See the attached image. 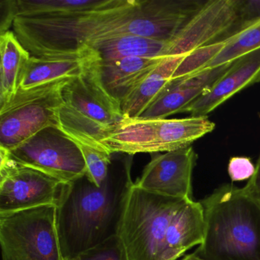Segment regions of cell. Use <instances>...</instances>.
Instances as JSON below:
<instances>
[{
    "label": "cell",
    "instance_id": "10",
    "mask_svg": "<svg viewBox=\"0 0 260 260\" xmlns=\"http://www.w3.org/2000/svg\"><path fill=\"white\" fill-rule=\"evenodd\" d=\"M239 0H211L169 42L165 56H184L223 41L231 33L238 16Z\"/></svg>",
    "mask_w": 260,
    "mask_h": 260
},
{
    "label": "cell",
    "instance_id": "16",
    "mask_svg": "<svg viewBox=\"0 0 260 260\" xmlns=\"http://www.w3.org/2000/svg\"><path fill=\"white\" fill-rule=\"evenodd\" d=\"M204 210L200 202L188 200L176 213L167 230L162 260H178L200 246L205 237Z\"/></svg>",
    "mask_w": 260,
    "mask_h": 260
},
{
    "label": "cell",
    "instance_id": "11",
    "mask_svg": "<svg viewBox=\"0 0 260 260\" xmlns=\"http://www.w3.org/2000/svg\"><path fill=\"white\" fill-rule=\"evenodd\" d=\"M196 159L197 155L191 147L156 154L134 184L155 194L190 200Z\"/></svg>",
    "mask_w": 260,
    "mask_h": 260
},
{
    "label": "cell",
    "instance_id": "20",
    "mask_svg": "<svg viewBox=\"0 0 260 260\" xmlns=\"http://www.w3.org/2000/svg\"><path fill=\"white\" fill-rule=\"evenodd\" d=\"M169 42L140 36H121L92 47L100 60L115 61L132 57H166Z\"/></svg>",
    "mask_w": 260,
    "mask_h": 260
},
{
    "label": "cell",
    "instance_id": "3",
    "mask_svg": "<svg viewBox=\"0 0 260 260\" xmlns=\"http://www.w3.org/2000/svg\"><path fill=\"white\" fill-rule=\"evenodd\" d=\"M200 202L205 231L196 255L205 260H260V199L224 184Z\"/></svg>",
    "mask_w": 260,
    "mask_h": 260
},
{
    "label": "cell",
    "instance_id": "7",
    "mask_svg": "<svg viewBox=\"0 0 260 260\" xmlns=\"http://www.w3.org/2000/svg\"><path fill=\"white\" fill-rule=\"evenodd\" d=\"M71 79L20 89L0 109V148L10 150L50 126L59 127L61 91Z\"/></svg>",
    "mask_w": 260,
    "mask_h": 260
},
{
    "label": "cell",
    "instance_id": "27",
    "mask_svg": "<svg viewBox=\"0 0 260 260\" xmlns=\"http://www.w3.org/2000/svg\"><path fill=\"white\" fill-rule=\"evenodd\" d=\"M243 188L249 194L260 199V155L255 166V174Z\"/></svg>",
    "mask_w": 260,
    "mask_h": 260
},
{
    "label": "cell",
    "instance_id": "28",
    "mask_svg": "<svg viewBox=\"0 0 260 260\" xmlns=\"http://www.w3.org/2000/svg\"><path fill=\"white\" fill-rule=\"evenodd\" d=\"M181 260H205L203 258H201L200 257L198 256L197 255L193 252V253L188 254L185 255Z\"/></svg>",
    "mask_w": 260,
    "mask_h": 260
},
{
    "label": "cell",
    "instance_id": "18",
    "mask_svg": "<svg viewBox=\"0 0 260 260\" xmlns=\"http://www.w3.org/2000/svg\"><path fill=\"white\" fill-rule=\"evenodd\" d=\"M184 56H168L150 75L121 102L124 118H138L158 98L172 80L173 74Z\"/></svg>",
    "mask_w": 260,
    "mask_h": 260
},
{
    "label": "cell",
    "instance_id": "17",
    "mask_svg": "<svg viewBox=\"0 0 260 260\" xmlns=\"http://www.w3.org/2000/svg\"><path fill=\"white\" fill-rule=\"evenodd\" d=\"M165 57H132L115 61L100 60L103 84L109 93L123 101L159 65Z\"/></svg>",
    "mask_w": 260,
    "mask_h": 260
},
{
    "label": "cell",
    "instance_id": "21",
    "mask_svg": "<svg viewBox=\"0 0 260 260\" xmlns=\"http://www.w3.org/2000/svg\"><path fill=\"white\" fill-rule=\"evenodd\" d=\"M226 46L207 67L217 68L234 62L245 54L260 48V20L226 39Z\"/></svg>",
    "mask_w": 260,
    "mask_h": 260
},
{
    "label": "cell",
    "instance_id": "15",
    "mask_svg": "<svg viewBox=\"0 0 260 260\" xmlns=\"http://www.w3.org/2000/svg\"><path fill=\"white\" fill-rule=\"evenodd\" d=\"M109 0H2L1 34L10 31L16 16L60 17L100 8Z\"/></svg>",
    "mask_w": 260,
    "mask_h": 260
},
{
    "label": "cell",
    "instance_id": "14",
    "mask_svg": "<svg viewBox=\"0 0 260 260\" xmlns=\"http://www.w3.org/2000/svg\"><path fill=\"white\" fill-rule=\"evenodd\" d=\"M100 59L92 48L78 52L57 55H31L25 65L20 82V89H29L47 83L74 78Z\"/></svg>",
    "mask_w": 260,
    "mask_h": 260
},
{
    "label": "cell",
    "instance_id": "12",
    "mask_svg": "<svg viewBox=\"0 0 260 260\" xmlns=\"http://www.w3.org/2000/svg\"><path fill=\"white\" fill-rule=\"evenodd\" d=\"M234 62L204 70L184 78L172 80L158 98L144 111L139 119H165L182 112L197 99L208 92L230 69Z\"/></svg>",
    "mask_w": 260,
    "mask_h": 260
},
{
    "label": "cell",
    "instance_id": "4",
    "mask_svg": "<svg viewBox=\"0 0 260 260\" xmlns=\"http://www.w3.org/2000/svg\"><path fill=\"white\" fill-rule=\"evenodd\" d=\"M100 60L67 82L58 110L60 130L71 138L97 144L124 119L121 102L103 84Z\"/></svg>",
    "mask_w": 260,
    "mask_h": 260
},
{
    "label": "cell",
    "instance_id": "6",
    "mask_svg": "<svg viewBox=\"0 0 260 260\" xmlns=\"http://www.w3.org/2000/svg\"><path fill=\"white\" fill-rule=\"evenodd\" d=\"M0 245L3 260H66L57 205L0 214Z\"/></svg>",
    "mask_w": 260,
    "mask_h": 260
},
{
    "label": "cell",
    "instance_id": "8",
    "mask_svg": "<svg viewBox=\"0 0 260 260\" xmlns=\"http://www.w3.org/2000/svg\"><path fill=\"white\" fill-rule=\"evenodd\" d=\"M7 151L17 164L39 170L63 184L72 183L86 174V162L80 149L55 126L42 129Z\"/></svg>",
    "mask_w": 260,
    "mask_h": 260
},
{
    "label": "cell",
    "instance_id": "19",
    "mask_svg": "<svg viewBox=\"0 0 260 260\" xmlns=\"http://www.w3.org/2000/svg\"><path fill=\"white\" fill-rule=\"evenodd\" d=\"M1 73H0V109L11 103L20 89L22 73L31 54L22 45L14 31L0 36Z\"/></svg>",
    "mask_w": 260,
    "mask_h": 260
},
{
    "label": "cell",
    "instance_id": "1",
    "mask_svg": "<svg viewBox=\"0 0 260 260\" xmlns=\"http://www.w3.org/2000/svg\"><path fill=\"white\" fill-rule=\"evenodd\" d=\"M204 4L201 0H109L96 10L71 16H16L13 31L37 57L72 54L130 35L170 42Z\"/></svg>",
    "mask_w": 260,
    "mask_h": 260
},
{
    "label": "cell",
    "instance_id": "2",
    "mask_svg": "<svg viewBox=\"0 0 260 260\" xmlns=\"http://www.w3.org/2000/svg\"><path fill=\"white\" fill-rule=\"evenodd\" d=\"M134 183L130 167L97 187L85 176L68 184L57 206V226L65 258H77L115 237L126 196Z\"/></svg>",
    "mask_w": 260,
    "mask_h": 260
},
{
    "label": "cell",
    "instance_id": "26",
    "mask_svg": "<svg viewBox=\"0 0 260 260\" xmlns=\"http://www.w3.org/2000/svg\"><path fill=\"white\" fill-rule=\"evenodd\" d=\"M255 172V166L247 156H233L228 162V173L232 182L249 180Z\"/></svg>",
    "mask_w": 260,
    "mask_h": 260
},
{
    "label": "cell",
    "instance_id": "29",
    "mask_svg": "<svg viewBox=\"0 0 260 260\" xmlns=\"http://www.w3.org/2000/svg\"><path fill=\"white\" fill-rule=\"evenodd\" d=\"M66 260H78L77 258H66Z\"/></svg>",
    "mask_w": 260,
    "mask_h": 260
},
{
    "label": "cell",
    "instance_id": "22",
    "mask_svg": "<svg viewBox=\"0 0 260 260\" xmlns=\"http://www.w3.org/2000/svg\"><path fill=\"white\" fill-rule=\"evenodd\" d=\"M71 138L83 154L86 165V178L97 187L101 186L109 176L112 153L102 144Z\"/></svg>",
    "mask_w": 260,
    "mask_h": 260
},
{
    "label": "cell",
    "instance_id": "13",
    "mask_svg": "<svg viewBox=\"0 0 260 260\" xmlns=\"http://www.w3.org/2000/svg\"><path fill=\"white\" fill-rule=\"evenodd\" d=\"M260 82V48L234 60L230 69L206 93L182 112L206 116L242 89Z\"/></svg>",
    "mask_w": 260,
    "mask_h": 260
},
{
    "label": "cell",
    "instance_id": "24",
    "mask_svg": "<svg viewBox=\"0 0 260 260\" xmlns=\"http://www.w3.org/2000/svg\"><path fill=\"white\" fill-rule=\"evenodd\" d=\"M260 20V0H239L237 22L226 39Z\"/></svg>",
    "mask_w": 260,
    "mask_h": 260
},
{
    "label": "cell",
    "instance_id": "23",
    "mask_svg": "<svg viewBox=\"0 0 260 260\" xmlns=\"http://www.w3.org/2000/svg\"><path fill=\"white\" fill-rule=\"evenodd\" d=\"M226 43L228 41L225 39L188 53L179 63L177 69L173 74L172 80L189 77L206 69L210 63L226 46Z\"/></svg>",
    "mask_w": 260,
    "mask_h": 260
},
{
    "label": "cell",
    "instance_id": "5",
    "mask_svg": "<svg viewBox=\"0 0 260 260\" xmlns=\"http://www.w3.org/2000/svg\"><path fill=\"white\" fill-rule=\"evenodd\" d=\"M187 201L150 192L132 184L116 235L124 259L162 260L170 222Z\"/></svg>",
    "mask_w": 260,
    "mask_h": 260
},
{
    "label": "cell",
    "instance_id": "9",
    "mask_svg": "<svg viewBox=\"0 0 260 260\" xmlns=\"http://www.w3.org/2000/svg\"><path fill=\"white\" fill-rule=\"evenodd\" d=\"M0 214L45 205L58 206L68 184L13 160L0 148Z\"/></svg>",
    "mask_w": 260,
    "mask_h": 260
},
{
    "label": "cell",
    "instance_id": "25",
    "mask_svg": "<svg viewBox=\"0 0 260 260\" xmlns=\"http://www.w3.org/2000/svg\"><path fill=\"white\" fill-rule=\"evenodd\" d=\"M77 258L78 260H124L116 236Z\"/></svg>",
    "mask_w": 260,
    "mask_h": 260
}]
</instances>
